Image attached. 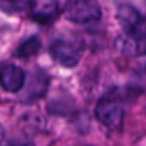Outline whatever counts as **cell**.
<instances>
[{"label":"cell","mask_w":146,"mask_h":146,"mask_svg":"<svg viewBox=\"0 0 146 146\" xmlns=\"http://www.w3.org/2000/svg\"><path fill=\"white\" fill-rule=\"evenodd\" d=\"M101 7L98 0H73L66 8V17L73 23L96 22L101 18Z\"/></svg>","instance_id":"obj_1"},{"label":"cell","mask_w":146,"mask_h":146,"mask_svg":"<svg viewBox=\"0 0 146 146\" xmlns=\"http://www.w3.org/2000/svg\"><path fill=\"white\" fill-rule=\"evenodd\" d=\"M124 106L119 101L104 98L99 100L95 108V117L103 126L117 129L122 126L124 119Z\"/></svg>","instance_id":"obj_2"},{"label":"cell","mask_w":146,"mask_h":146,"mask_svg":"<svg viewBox=\"0 0 146 146\" xmlns=\"http://www.w3.org/2000/svg\"><path fill=\"white\" fill-rule=\"evenodd\" d=\"M50 55L64 68H73L81 59V48L74 41L56 38L50 45Z\"/></svg>","instance_id":"obj_3"},{"label":"cell","mask_w":146,"mask_h":146,"mask_svg":"<svg viewBox=\"0 0 146 146\" xmlns=\"http://www.w3.org/2000/svg\"><path fill=\"white\" fill-rule=\"evenodd\" d=\"M117 19L124 33L145 36V18L133 5L121 4L117 9Z\"/></svg>","instance_id":"obj_4"},{"label":"cell","mask_w":146,"mask_h":146,"mask_svg":"<svg viewBox=\"0 0 146 146\" xmlns=\"http://www.w3.org/2000/svg\"><path fill=\"white\" fill-rule=\"evenodd\" d=\"M23 103H32L44 98L49 88V77L41 69H35L28 74L27 81L23 85Z\"/></svg>","instance_id":"obj_5"},{"label":"cell","mask_w":146,"mask_h":146,"mask_svg":"<svg viewBox=\"0 0 146 146\" xmlns=\"http://www.w3.org/2000/svg\"><path fill=\"white\" fill-rule=\"evenodd\" d=\"M26 81L22 68L10 63H0V86L7 92H19Z\"/></svg>","instance_id":"obj_6"},{"label":"cell","mask_w":146,"mask_h":146,"mask_svg":"<svg viewBox=\"0 0 146 146\" xmlns=\"http://www.w3.org/2000/svg\"><path fill=\"white\" fill-rule=\"evenodd\" d=\"M31 15L41 25L51 23L59 14L58 0H30Z\"/></svg>","instance_id":"obj_7"},{"label":"cell","mask_w":146,"mask_h":146,"mask_svg":"<svg viewBox=\"0 0 146 146\" xmlns=\"http://www.w3.org/2000/svg\"><path fill=\"white\" fill-rule=\"evenodd\" d=\"M115 48L121 53L128 55H144L146 50V40L145 36L129 35L123 33L115 38Z\"/></svg>","instance_id":"obj_8"},{"label":"cell","mask_w":146,"mask_h":146,"mask_svg":"<svg viewBox=\"0 0 146 146\" xmlns=\"http://www.w3.org/2000/svg\"><path fill=\"white\" fill-rule=\"evenodd\" d=\"M40 49H41V40L37 36H31V37L26 38V40L18 46L14 55L17 56V58L26 59V58L36 55Z\"/></svg>","instance_id":"obj_9"},{"label":"cell","mask_w":146,"mask_h":146,"mask_svg":"<svg viewBox=\"0 0 146 146\" xmlns=\"http://www.w3.org/2000/svg\"><path fill=\"white\" fill-rule=\"evenodd\" d=\"M8 146H33L31 142H27V141H12Z\"/></svg>","instance_id":"obj_10"},{"label":"cell","mask_w":146,"mask_h":146,"mask_svg":"<svg viewBox=\"0 0 146 146\" xmlns=\"http://www.w3.org/2000/svg\"><path fill=\"white\" fill-rule=\"evenodd\" d=\"M3 139H4V127H3L1 124H0V146H1Z\"/></svg>","instance_id":"obj_11"},{"label":"cell","mask_w":146,"mask_h":146,"mask_svg":"<svg viewBox=\"0 0 146 146\" xmlns=\"http://www.w3.org/2000/svg\"><path fill=\"white\" fill-rule=\"evenodd\" d=\"M14 1H18V3H25V4H30V0H14Z\"/></svg>","instance_id":"obj_12"}]
</instances>
